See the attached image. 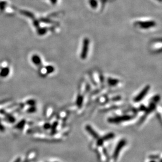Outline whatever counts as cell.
I'll return each instance as SVG.
<instances>
[{
    "mask_svg": "<svg viewBox=\"0 0 162 162\" xmlns=\"http://www.w3.org/2000/svg\"><path fill=\"white\" fill-rule=\"evenodd\" d=\"M126 140L124 139H122L119 142L118 144L115 147V150L113 152V157L114 160L117 159L122 149L123 148L125 145H126Z\"/></svg>",
    "mask_w": 162,
    "mask_h": 162,
    "instance_id": "7a4b0ae2",
    "label": "cell"
},
{
    "mask_svg": "<svg viewBox=\"0 0 162 162\" xmlns=\"http://www.w3.org/2000/svg\"><path fill=\"white\" fill-rule=\"evenodd\" d=\"M155 108H156V103L152 101L148 107L146 108L145 111V114L143 115V117L141 119L140 123H142L143 121L145 120L148 114H150L155 109Z\"/></svg>",
    "mask_w": 162,
    "mask_h": 162,
    "instance_id": "8992f818",
    "label": "cell"
},
{
    "mask_svg": "<svg viewBox=\"0 0 162 162\" xmlns=\"http://www.w3.org/2000/svg\"><path fill=\"white\" fill-rule=\"evenodd\" d=\"M51 128V124L50 123H46L43 125V128L45 130H49Z\"/></svg>",
    "mask_w": 162,
    "mask_h": 162,
    "instance_id": "44dd1931",
    "label": "cell"
},
{
    "mask_svg": "<svg viewBox=\"0 0 162 162\" xmlns=\"http://www.w3.org/2000/svg\"><path fill=\"white\" fill-rule=\"evenodd\" d=\"M135 25L139 26L143 29H148L154 27L156 25V23L153 21H137L135 23Z\"/></svg>",
    "mask_w": 162,
    "mask_h": 162,
    "instance_id": "277c9868",
    "label": "cell"
},
{
    "mask_svg": "<svg viewBox=\"0 0 162 162\" xmlns=\"http://www.w3.org/2000/svg\"><path fill=\"white\" fill-rule=\"evenodd\" d=\"M114 136H115V135H114L113 133H109L104 135L103 137H102L101 138V139L104 142L105 141H107L110 140L112 139L114 137Z\"/></svg>",
    "mask_w": 162,
    "mask_h": 162,
    "instance_id": "30bf717a",
    "label": "cell"
},
{
    "mask_svg": "<svg viewBox=\"0 0 162 162\" xmlns=\"http://www.w3.org/2000/svg\"><path fill=\"white\" fill-rule=\"evenodd\" d=\"M54 70H55V69L52 66H47V67L46 68L47 74H49L52 73L53 72H54Z\"/></svg>",
    "mask_w": 162,
    "mask_h": 162,
    "instance_id": "d6986e66",
    "label": "cell"
},
{
    "mask_svg": "<svg viewBox=\"0 0 162 162\" xmlns=\"http://www.w3.org/2000/svg\"><path fill=\"white\" fill-rule=\"evenodd\" d=\"M26 123V121L25 119H23L21 121H19V123L15 125L14 128L17 130H22L25 125V124Z\"/></svg>",
    "mask_w": 162,
    "mask_h": 162,
    "instance_id": "9c48e42d",
    "label": "cell"
},
{
    "mask_svg": "<svg viewBox=\"0 0 162 162\" xmlns=\"http://www.w3.org/2000/svg\"><path fill=\"white\" fill-rule=\"evenodd\" d=\"M155 162V161H151V162Z\"/></svg>",
    "mask_w": 162,
    "mask_h": 162,
    "instance_id": "4316f807",
    "label": "cell"
},
{
    "mask_svg": "<svg viewBox=\"0 0 162 162\" xmlns=\"http://www.w3.org/2000/svg\"><path fill=\"white\" fill-rule=\"evenodd\" d=\"M133 118V116L131 115H124L112 117L108 119V121L111 123H120L125 121H129Z\"/></svg>",
    "mask_w": 162,
    "mask_h": 162,
    "instance_id": "6da1fadb",
    "label": "cell"
},
{
    "mask_svg": "<svg viewBox=\"0 0 162 162\" xmlns=\"http://www.w3.org/2000/svg\"><path fill=\"white\" fill-rule=\"evenodd\" d=\"M10 101V100H9V99H6V100H1V101H0V105L4 104V103H5L6 102H8Z\"/></svg>",
    "mask_w": 162,
    "mask_h": 162,
    "instance_id": "603a6c76",
    "label": "cell"
},
{
    "mask_svg": "<svg viewBox=\"0 0 162 162\" xmlns=\"http://www.w3.org/2000/svg\"><path fill=\"white\" fill-rule=\"evenodd\" d=\"M50 1H51V2L52 3V4H55L56 3H57V0H50Z\"/></svg>",
    "mask_w": 162,
    "mask_h": 162,
    "instance_id": "484cf974",
    "label": "cell"
},
{
    "mask_svg": "<svg viewBox=\"0 0 162 162\" xmlns=\"http://www.w3.org/2000/svg\"><path fill=\"white\" fill-rule=\"evenodd\" d=\"M89 39L88 38L84 39L83 41V48L80 55L81 58L84 60L87 57L88 50H89Z\"/></svg>",
    "mask_w": 162,
    "mask_h": 162,
    "instance_id": "3957f363",
    "label": "cell"
},
{
    "mask_svg": "<svg viewBox=\"0 0 162 162\" xmlns=\"http://www.w3.org/2000/svg\"><path fill=\"white\" fill-rule=\"evenodd\" d=\"M158 1H159V2H161V0H158Z\"/></svg>",
    "mask_w": 162,
    "mask_h": 162,
    "instance_id": "83f0119b",
    "label": "cell"
},
{
    "mask_svg": "<svg viewBox=\"0 0 162 162\" xmlns=\"http://www.w3.org/2000/svg\"><path fill=\"white\" fill-rule=\"evenodd\" d=\"M58 125V123L57 121H55L52 125H51L50 129H51V134H54L55 133Z\"/></svg>",
    "mask_w": 162,
    "mask_h": 162,
    "instance_id": "5bb4252c",
    "label": "cell"
},
{
    "mask_svg": "<svg viewBox=\"0 0 162 162\" xmlns=\"http://www.w3.org/2000/svg\"><path fill=\"white\" fill-rule=\"evenodd\" d=\"M5 127L3 126L1 122V120H0V132H3L5 131Z\"/></svg>",
    "mask_w": 162,
    "mask_h": 162,
    "instance_id": "7402d4cb",
    "label": "cell"
},
{
    "mask_svg": "<svg viewBox=\"0 0 162 162\" xmlns=\"http://www.w3.org/2000/svg\"><path fill=\"white\" fill-rule=\"evenodd\" d=\"M21 158L18 157L14 162H21Z\"/></svg>",
    "mask_w": 162,
    "mask_h": 162,
    "instance_id": "d4e9b609",
    "label": "cell"
},
{
    "mask_svg": "<svg viewBox=\"0 0 162 162\" xmlns=\"http://www.w3.org/2000/svg\"><path fill=\"white\" fill-rule=\"evenodd\" d=\"M150 90V85H146L144 88H143L142 90L141 91L139 94H138L137 96L135 97L134 101L135 102H139L142 101L144 97L146 96V94L148 93V91Z\"/></svg>",
    "mask_w": 162,
    "mask_h": 162,
    "instance_id": "5b68a950",
    "label": "cell"
},
{
    "mask_svg": "<svg viewBox=\"0 0 162 162\" xmlns=\"http://www.w3.org/2000/svg\"><path fill=\"white\" fill-rule=\"evenodd\" d=\"M10 72V69L8 68H4L0 72V76L2 77H6L8 76Z\"/></svg>",
    "mask_w": 162,
    "mask_h": 162,
    "instance_id": "7c38bea8",
    "label": "cell"
},
{
    "mask_svg": "<svg viewBox=\"0 0 162 162\" xmlns=\"http://www.w3.org/2000/svg\"><path fill=\"white\" fill-rule=\"evenodd\" d=\"M36 102L35 100L34 99H30L28 100V101H26L25 105H28L30 106H35L36 105Z\"/></svg>",
    "mask_w": 162,
    "mask_h": 162,
    "instance_id": "2e32d148",
    "label": "cell"
},
{
    "mask_svg": "<svg viewBox=\"0 0 162 162\" xmlns=\"http://www.w3.org/2000/svg\"><path fill=\"white\" fill-rule=\"evenodd\" d=\"M108 82L111 86H115L118 84L119 81V80L116 79L109 78V79L108 80Z\"/></svg>",
    "mask_w": 162,
    "mask_h": 162,
    "instance_id": "4fadbf2b",
    "label": "cell"
},
{
    "mask_svg": "<svg viewBox=\"0 0 162 162\" xmlns=\"http://www.w3.org/2000/svg\"><path fill=\"white\" fill-rule=\"evenodd\" d=\"M85 129L92 137H94V139L97 140L100 138V136L98 134V133L93 129L92 126L89 125H87L85 126Z\"/></svg>",
    "mask_w": 162,
    "mask_h": 162,
    "instance_id": "ba28073f",
    "label": "cell"
},
{
    "mask_svg": "<svg viewBox=\"0 0 162 162\" xmlns=\"http://www.w3.org/2000/svg\"><path fill=\"white\" fill-rule=\"evenodd\" d=\"M89 3L92 8H96L98 6V2L97 0H89Z\"/></svg>",
    "mask_w": 162,
    "mask_h": 162,
    "instance_id": "e0dca14e",
    "label": "cell"
},
{
    "mask_svg": "<svg viewBox=\"0 0 162 162\" xmlns=\"http://www.w3.org/2000/svg\"><path fill=\"white\" fill-rule=\"evenodd\" d=\"M0 114L4 115L6 117V120L11 123H14L16 121V119L10 113H8L4 109H0Z\"/></svg>",
    "mask_w": 162,
    "mask_h": 162,
    "instance_id": "52a82bcc",
    "label": "cell"
},
{
    "mask_svg": "<svg viewBox=\"0 0 162 162\" xmlns=\"http://www.w3.org/2000/svg\"><path fill=\"white\" fill-rule=\"evenodd\" d=\"M159 100H160V97H159V95H156V96L154 97L153 98L152 101L156 103L157 102L159 101Z\"/></svg>",
    "mask_w": 162,
    "mask_h": 162,
    "instance_id": "ffe728a7",
    "label": "cell"
},
{
    "mask_svg": "<svg viewBox=\"0 0 162 162\" xmlns=\"http://www.w3.org/2000/svg\"><path fill=\"white\" fill-rule=\"evenodd\" d=\"M83 95L79 94L77 97L76 100V105L78 107H81L83 105Z\"/></svg>",
    "mask_w": 162,
    "mask_h": 162,
    "instance_id": "8fae6325",
    "label": "cell"
},
{
    "mask_svg": "<svg viewBox=\"0 0 162 162\" xmlns=\"http://www.w3.org/2000/svg\"><path fill=\"white\" fill-rule=\"evenodd\" d=\"M33 61L34 63H35L36 65H39L41 63V60L39 58V56H35L33 58Z\"/></svg>",
    "mask_w": 162,
    "mask_h": 162,
    "instance_id": "9a60e30c",
    "label": "cell"
},
{
    "mask_svg": "<svg viewBox=\"0 0 162 162\" xmlns=\"http://www.w3.org/2000/svg\"><path fill=\"white\" fill-rule=\"evenodd\" d=\"M150 158H151V159H157V157H159V156H156V155H151L150 156H149Z\"/></svg>",
    "mask_w": 162,
    "mask_h": 162,
    "instance_id": "cb8c5ba5",
    "label": "cell"
},
{
    "mask_svg": "<svg viewBox=\"0 0 162 162\" xmlns=\"http://www.w3.org/2000/svg\"><path fill=\"white\" fill-rule=\"evenodd\" d=\"M36 108L35 106H30V107L28 109L26 112L28 113H32L35 112L36 111Z\"/></svg>",
    "mask_w": 162,
    "mask_h": 162,
    "instance_id": "ac0fdd59",
    "label": "cell"
}]
</instances>
